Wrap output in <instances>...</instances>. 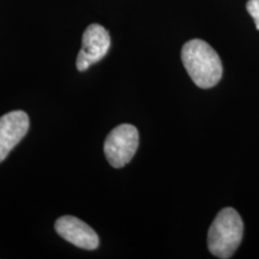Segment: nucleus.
Masks as SVG:
<instances>
[{"mask_svg":"<svg viewBox=\"0 0 259 259\" xmlns=\"http://www.w3.org/2000/svg\"><path fill=\"white\" fill-rule=\"evenodd\" d=\"M111 48L109 32L100 24H90L82 37V50L77 57V69L84 72L108 53Z\"/></svg>","mask_w":259,"mask_h":259,"instance_id":"obj_4","label":"nucleus"},{"mask_svg":"<svg viewBox=\"0 0 259 259\" xmlns=\"http://www.w3.org/2000/svg\"><path fill=\"white\" fill-rule=\"evenodd\" d=\"M244 223L238 212L226 208L218 213L208 232V248L218 258L233 257L242 240Z\"/></svg>","mask_w":259,"mask_h":259,"instance_id":"obj_2","label":"nucleus"},{"mask_svg":"<svg viewBox=\"0 0 259 259\" xmlns=\"http://www.w3.org/2000/svg\"><path fill=\"white\" fill-rule=\"evenodd\" d=\"M181 60L191 79L199 88H212L222 78L221 59L205 41L194 38L186 42L181 51Z\"/></svg>","mask_w":259,"mask_h":259,"instance_id":"obj_1","label":"nucleus"},{"mask_svg":"<svg viewBox=\"0 0 259 259\" xmlns=\"http://www.w3.org/2000/svg\"><path fill=\"white\" fill-rule=\"evenodd\" d=\"M56 231L65 240L83 250H95L99 247L100 240L96 232L74 216L66 215L58 219Z\"/></svg>","mask_w":259,"mask_h":259,"instance_id":"obj_5","label":"nucleus"},{"mask_svg":"<svg viewBox=\"0 0 259 259\" xmlns=\"http://www.w3.org/2000/svg\"><path fill=\"white\" fill-rule=\"evenodd\" d=\"M138 144V130L134 125L122 124L113 128L107 136L103 151L112 167L121 168L135 156Z\"/></svg>","mask_w":259,"mask_h":259,"instance_id":"obj_3","label":"nucleus"},{"mask_svg":"<svg viewBox=\"0 0 259 259\" xmlns=\"http://www.w3.org/2000/svg\"><path fill=\"white\" fill-rule=\"evenodd\" d=\"M29 130V116L23 111H12L0 118V162L23 139Z\"/></svg>","mask_w":259,"mask_h":259,"instance_id":"obj_6","label":"nucleus"},{"mask_svg":"<svg viewBox=\"0 0 259 259\" xmlns=\"http://www.w3.org/2000/svg\"><path fill=\"white\" fill-rule=\"evenodd\" d=\"M246 9H247L248 14L253 18L255 28L259 30V0H248L246 4Z\"/></svg>","mask_w":259,"mask_h":259,"instance_id":"obj_7","label":"nucleus"}]
</instances>
